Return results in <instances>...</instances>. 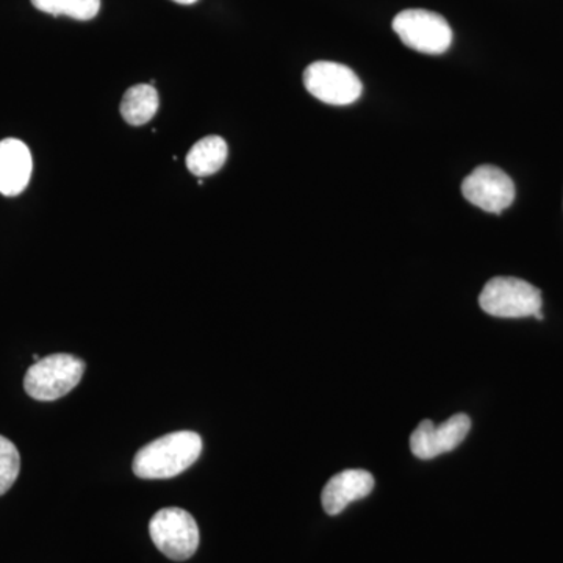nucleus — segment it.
<instances>
[{"label": "nucleus", "instance_id": "obj_1", "mask_svg": "<svg viewBox=\"0 0 563 563\" xmlns=\"http://www.w3.org/2000/svg\"><path fill=\"white\" fill-rule=\"evenodd\" d=\"M202 453L199 433H168L141 448L133 459V473L141 479H169L190 468Z\"/></svg>", "mask_w": 563, "mask_h": 563}, {"label": "nucleus", "instance_id": "obj_2", "mask_svg": "<svg viewBox=\"0 0 563 563\" xmlns=\"http://www.w3.org/2000/svg\"><path fill=\"white\" fill-rule=\"evenodd\" d=\"M85 363L76 355L52 354L33 363L24 377V388L36 401H55L79 385Z\"/></svg>", "mask_w": 563, "mask_h": 563}, {"label": "nucleus", "instance_id": "obj_3", "mask_svg": "<svg viewBox=\"0 0 563 563\" xmlns=\"http://www.w3.org/2000/svg\"><path fill=\"white\" fill-rule=\"evenodd\" d=\"M481 309L496 318H526L542 312V292L517 277H495L479 296Z\"/></svg>", "mask_w": 563, "mask_h": 563}, {"label": "nucleus", "instance_id": "obj_4", "mask_svg": "<svg viewBox=\"0 0 563 563\" xmlns=\"http://www.w3.org/2000/svg\"><path fill=\"white\" fill-rule=\"evenodd\" d=\"M393 31L410 49L440 55L453 44V29L442 14L429 10H404L393 20Z\"/></svg>", "mask_w": 563, "mask_h": 563}, {"label": "nucleus", "instance_id": "obj_5", "mask_svg": "<svg viewBox=\"0 0 563 563\" xmlns=\"http://www.w3.org/2000/svg\"><path fill=\"white\" fill-rule=\"evenodd\" d=\"M150 532L155 547L173 561H187L198 551V523L179 507L158 510L152 517Z\"/></svg>", "mask_w": 563, "mask_h": 563}, {"label": "nucleus", "instance_id": "obj_6", "mask_svg": "<svg viewBox=\"0 0 563 563\" xmlns=\"http://www.w3.org/2000/svg\"><path fill=\"white\" fill-rule=\"evenodd\" d=\"M303 85L313 98L329 106H350L363 91L357 74L335 62L312 63L303 70Z\"/></svg>", "mask_w": 563, "mask_h": 563}, {"label": "nucleus", "instance_id": "obj_7", "mask_svg": "<svg viewBox=\"0 0 563 563\" xmlns=\"http://www.w3.org/2000/svg\"><path fill=\"white\" fill-rule=\"evenodd\" d=\"M462 195L466 201L488 213L499 214L515 201L514 180L503 169L484 165L474 169L462 181Z\"/></svg>", "mask_w": 563, "mask_h": 563}, {"label": "nucleus", "instance_id": "obj_8", "mask_svg": "<svg viewBox=\"0 0 563 563\" xmlns=\"http://www.w3.org/2000/svg\"><path fill=\"white\" fill-rule=\"evenodd\" d=\"M470 429H472V420L463 413L454 415L439 426L426 420L410 437V448L415 457L431 461L455 450L466 439Z\"/></svg>", "mask_w": 563, "mask_h": 563}, {"label": "nucleus", "instance_id": "obj_9", "mask_svg": "<svg viewBox=\"0 0 563 563\" xmlns=\"http://www.w3.org/2000/svg\"><path fill=\"white\" fill-rule=\"evenodd\" d=\"M33 172V158L21 140L0 141V195L14 198L27 188Z\"/></svg>", "mask_w": 563, "mask_h": 563}, {"label": "nucleus", "instance_id": "obj_10", "mask_svg": "<svg viewBox=\"0 0 563 563\" xmlns=\"http://www.w3.org/2000/svg\"><path fill=\"white\" fill-rule=\"evenodd\" d=\"M374 488V477L363 470H346L335 474L322 490L321 503L325 514H342L351 503L365 498Z\"/></svg>", "mask_w": 563, "mask_h": 563}, {"label": "nucleus", "instance_id": "obj_11", "mask_svg": "<svg viewBox=\"0 0 563 563\" xmlns=\"http://www.w3.org/2000/svg\"><path fill=\"white\" fill-rule=\"evenodd\" d=\"M228 143L218 135L206 136L191 147L187 155V168L198 177H209L220 172L228 161Z\"/></svg>", "mask_w": 563, "mask_h": 563}, {"label": "nucleus", "instance_id": "obj_12", "mask_svg": "<svg viewBox=\"0 0 563 563\" xmlns=\"http://www.w3.org/2000/svg\"><path fill=\"white\" fill-rule=\"evenodd\" d=\"M161 107L158 92L152 85H135L129 88L121 102V114L131 125L147 124Z\"/></svg>", "mask_w": 563, "mask_h": 563}, {"label": "nucleus", "instance_id": "obj_13", "mask_svg": "<svg viewBox=\"0 0 563 563\" xmlns=\"http://www.w3.org/2000/svg\"><path fill=\"white\" fill-rule=\"evenodd\" d=\"M32 5L52 16H68L77 21H90L98 16L101 0H31Z\"/></svg>", "mask_w": 563, "mask_h": 563}, {"label": "nucleus", "instance_id": "obj_14", "mask_svg": "<svg viewBox=\"0 0 563 563\" xmlns=\"http://www.w3.org/2000/svg\"><path fill=\"white\" fill-rule=\"evenodd\" d=\"M21 470V455L14 443L0 435V496L16 483Z\"/></svg>", "mask_w": 563, "mask_h": 563}, {"label": "nucleus", "instance_id": "obj_15", "mask_svg": "<svg viewBox=\"0 0 563 563\" xmlns=\"http://www.w3.org/2000/svg\"><path fill=\"white\" fill-rule=\"evenodd\" d=\"M173 2L180 3V5H192V3L198 2V0H173Z\"/></svg>", "mask_w": 563, "mask_h": 563}]
</instances>
